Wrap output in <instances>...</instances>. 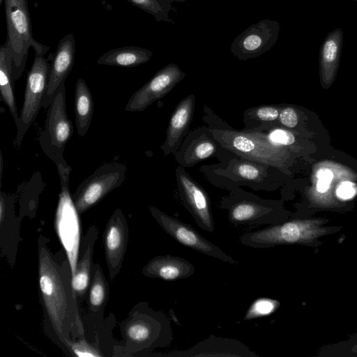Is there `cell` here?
I'll return each mask as SVG.
<instances>
[{"label":"cell","mask_w":357,"mask_h":357,"mask_svg":"<svg viewBox=\"0 0 357 357\" xmlns=\"http://www.w3.org/2000/svg\"><path fill=\"white\" fill-rule=\"evenodd\" d=\"M48 238L40 235L38 243V283L46 317L64 346L73 339L84 337L78 311V299L72 287L68 260L59 263L47 247Z\"/></svg>","instance_id":"cell-1"},{"label":"cell","mask_w":357,"mask_h":357,"mask_svg":"<svg viewBox=\"0 0 357 357\" xmlns=\"http://www.w3.org/2000/svg\"><path fill=\"white\" fill-rule=\"evenodd\" d=\"M204 107V121L223 149L250 160L272 167L279 165L281 147L272 144L261 132L230 128L206 105Z\"/></svg>","instance_id":"cell-2"},{"label":"cell","mask_w":357,"mask_h":357,"mask_svg":"<svg viewBox=\"0 0 357 357\" xmlns=\"http://www.w3.org/2000/svg\"><path fill=\"white\" fill-rule=\"evenodd\" d=\"M7 27L5 42L13 60V79L15 82L22 75L29 48L35 54L44 56L50 47L36 40L32 34L27 0H3Z\"/></svg>","instance_id":"cell-3"},{"label":"cell","mask_w":357,"mask_h":357,"mask_svg":"<svg viewBox=\"0 0 357 357\" xmlns=\"http://www.w3.org/2000/svg\"><path fill=\"white\" fill-rule=\"evenodd\" d=\"M123 335L134 352L167 347L173 340L169 319L163 312L151 309L147 303H140L131 312Z\"/></svg>","instance_id":"cell-4"},{"label":"cell","mask_w":357,"mask_h":357,"mask_svg":"<svg viewBox=\"0 0 357 357\" xmlns=\"http://www.w3.org/2000/svg\"><path fill=\"white\" fill-rule=\"evenodd\" d=\"M229 190V193L222 197L220 207L227 211L231 225L252 227L286 221V214L277 202L262 199L239 187Z\"/></svg>","instance_id":"cell-5"},{"label":"cell","mask_w":357,"mask_h":357,"mask_svg":"<svg viewBox=\"0 0 357 357\" xmlns=\"http://www.w3.org/2000/svg\"><path fill=\"white\" fill-rule=\"evenodd\" d=\"M56 167L60 178L61 191L55 213L54 226L66 252L73 277L76 272L80 248L79 213L69 190L71 167L68 165H59Z\"/></svg>","instance_id":"cell-6"},{"label":"cell","mask_w":357,"mask_h":357,"mask_svg":"<svg viewBox=\"0 0 357 357\" xmlns=\"http://www.w3.org/2000/svg\"><path fill=\"white\" fill-rule=\"evenodd\" d=\"M220 163L201 167L213 184L230 189L241 185L255 190H268V169L272 166L237 156L227 160L223 155Z\"/></svg>","instance_id":"cell-7"},{"label":"cell","mask_w":357,"mask_h":357,"mask_svg":"<svg viewBox=\"0 0 357 357\" xmlns=\"http://www.w3.org/2000/svg\"><path fill=\"white\" fill-rule=\"evenodd\" d=\"M318 220H291L243 234L241 244L253 248L307 243L324 232Z\"/></svg>","instance_id":"cell-8"},{"label":"cell","mask_w":357,"mask_h":357,"mask_svg":"<svg viewBox=\"0 0 357 357\" xmlns=\"http://www.w3.org/2000/svg\"><path fill=\"white\" fill-rule=\"evenodd\" d=\"M73 133V126L67 114L66 86L63 84L47 108L45 128L39 136L42 149L56 166L68 165L63 158V151Z\"/></svg>","instance_id":"cell-9"},{"label":"cell","mask_w":357,"mask_h":357,"mask_svg":"<svg viewBox=\"0 0 357 357\" xmlns=\"http://www.w3.org/2000/svg\"><path fill=\"white\" fill-rule=\"evenodd\" d=\"M49 59L35 54L27 73L24 96L18 121L15 123L17 134L14 144L19 147L23 137L40 109L46 93L50 71Z\"/></svg>","instance_id":"cell-10"},{"label":"cell","mask_w":357,"mask_h":357,"mask_svg":"<svg viewBox=\"0 0 357 357\" xmlns=\"http://www.w3.org/2000/svg\"><path fill=\"white\" fill-rule=\"evenodd\" d=\"M126 166L119 162L105 163L96 169L72 195L78 213H84L119 187L126 178Z\"/></svg>","instance_id":"cell-11"},{"label":"cell","mask_w":357,"mask_h":357,"mask_svg":"<svg viewBox=\"0 0 357 357\" xmlns=\"http://www.w3.org/2000/svg\"><path fill=\"white\" fill-rule=\"evenodd\" d=\"M149 210L160 227L180 244L225 263L233 265L239 264L190 225L167 215L155 206H149Z\"/></svg>","instance_id":"cell-12"},{"label":"cell","mask_w":357,"mask_h":357,"mask_svg":"<svg viewBox=\"0 0 357 357\" xmlns=\"http://www.w3.org/2000/svg\"><path fill=\"white\" fill-rule=\"evenodd\" d=\"M280 29L278 21L262 20L237 36L231 44L230 51L241 61L259 56L275 44Z\"/></svg>","instance_id":"cell-13"},{"label":"cell","mask_w":357,"mask_h":357,"mask_svg":"<svg viewBox=\"0 0 357 357\" xmlns=\"http://www.w3.org/2000/svg\"><path fill=\"white\" fill-rule=\"evenodd\" d=\"M176 179L180 199L196 224L201 229L213 232L214 221L207 192L181 165L176 169Z\"/></svg>","instance_id":"cell-14"},{"label":"cell","mask_w":357,"mask_h":357,"mask_svg":"<svg viewBox=\"0 0 357 357\" xmlns=\"http://www.w3.org/2000/svg\"><path fill=\"white\" fill-rule=\"evenodd\" d=\"M185 77V73L176 63L167 65L132 93L126 105L125 110L144 111L155 101L169 93Z\"/></svg>","instance_id":"cell-15"},{"label":"cell","mask_w":357,"mask_h":357,"mask_svg":"<svg viewBox=\"0 0 357 357\" xmlns=\"http://www.w3.org/2000/svg\"><path fill=\"white\" fill-rule=\"evenodd\" d=\"M129 230L127 220L119 208L109 218L103 233L105 259L112 280L119 273L127 250Z\"/></svg>","instance_id":"cell-16"},{"label":"cell","mask_w":357,"mask_h":357,"mask_svg":"<svg viewBox=\"0 0 357 357\" xmlns=\"http://www.w3.org/2000/svg\"><path fill=\"white\" fill-rule=\"evenodd\" d=\"M224 150L206 126L189 132L174 155L179 165L190 167L207 158H220Z\"/></svg>","instance_id":"cell-17"},{"label":"cell","mask_w":357,"mask_h":357,"mask_svg":"<svg viewBox=\"0 0 357 357\" xmlns=\"http://www.w3.org/2000/svg\"><path fill=\"white\" fill-rule=\"evenodd\" d=\"M75 55V39L73 33L63 36L57 45L52 58L47 89L42 107L47 109L59 90L65 84V81L71 72Z\"/></svg>","instance_id":"cell-18"},{"label":"cell","mask_w":357,"mask_h":357,"mask_svg":"<svg viewBox=\"0 0 357 357\" xmlns=\"http://www.w3.org/2000/svg\"><path fill=\"white\" fill-rule=\"evenodd\" d=\"M164 356L171 357H206V356H225V357H259L245 344L239 340L215 336L211 335L208 338L203 340L190 347L183 351H175Z\"/></svg>","instance_id":"cell-19"},{"label":"cell","mask_w":357,"mask_h":357,"mask_svg":"<svg viewBox=\"0 0 357 357\" xmlns=\"http://www.w3.org/2000/svg\"><path fill=\"white\" fill-rule=\"evenodd\" d=\"M195 105L193 93L182 99L175 107L169 119L166 139L160 149L164 154H176L189 132Z\"/></svg>","instance_id":"cell-20"},{"label":"cell","mask_w":357,"mask_h":357,"mask_svg":"<svg viewBox=\"0 0 357 357\" xmlns=\"http://www.w3.org/2000/svg\"><path fill=\"white\" fill-rule=\"evenodd\" d=\"M18 220L14 213L13 198L7 194L0 193V226L1 255L6 257L10 265L16 258L18 245Z\"/></svg>","instance_id":"cell-21"},{"label":"cell","mask_w":357,"mask_h":357,"mask_svg":"<svg viewBox=\"0 0 357 357\" xmlns=\"http://www.w3.org/2000/svg\"><path fill=\"white\" fill-rule=\"evenodd\" d=\"M194 273L195 267L190 262L183 257L171 255L155 257L142 269L144 275L165 281L187 278Z\"/></svg>","instance_id":"cell-22"},{"label":"cell","mask_w":357,"mask_h":357,"mask_svg":"<svg viewBox=\"0 0 357 357\" xmlns=\"http://www.w3.org/2000/svg\"><path fill=\"white\" fill-rule=\"evenodd\" d=\"M98 229L96 225L90 226L83 238L79 248L75 274L72 277V287L77 299L83 298L88 290L92 271V257Z\"/></svg>","instance_id":"cell-23"},{"label":"cell","mask_w":357,"mask_h":357,"mask_svg":"<svg viewBox=\"0 0 357 357\" xmlns=\"http://www.w3.org/2000/svg\"><path fill=\"white\" fill-rule=\"evenodd\" d=\"M153 52L148 49L137 46H126L112 49L100 56L99 65L133 68L148 62Z\"/></svg>","instance_id":"cell-24"},{"label":"cell","mask_w":357,"mask_h":357,"mask_svg":"<svg viewBox=\"0 0 357 357\" xmlns=\"http://www.w3.org/2000/svg\"><path fill=\"white\" fill-rule=\"evenodd\" d=\"M343 42V32L337 28L324 39L319 51V62L322 77L331 79L338 66Z\"/></svg>","instance_id":"cell-25"},{"label":"cell","mask_w":357,"mask_h":357,"mask_svg":"<svg viewBox=\"0 0 357 357\" xmlns=\"http://www.w3.org/2000/svg\"><path fill=\"white\" fill-rule=\"evenodd\" d=\"M74 102L77 133L84 137L89 129L94 107L92 94L84 79H78L76 82Z\"/></svg>","instance_id":"cell-26"},{"label":"cell","mask_w":357,"mask_h":357,"mask_svg":"<svg viewBox=\"0 0 357 357\" xmlns=\"http://www.w3.org/2000/svg\"><path fill=\"white\" fill-rule=\"evenodd\" d=\"M13 60L6 43L0 47V92L1 99L8 106L16 123L20 114L17 112L13 86Z\"/></svg>","instance_id":"cell-27"},{"label":"cell","mask_w":357,"mask_h":357,"mask_svg":"<svg viewBox=\"0 0 357 357\" xmlns=\"http://www.w3.org/2000/svg\"><path fill=\"white\" fill-rule=\"evenodd\" d=\"M109 297V285L99 264L92 267L89 293V312L93 317H101Z\"/></svg>","instance_id":"cell-28"},{"label":"cell","mask_w":357,"mask_h":357,"mask_svg":"<svg viewBox=\"0 0 357 357\" xmlns=\"http://www.w3.org/2000/svg\"><path fill=\"white\" fill-rule=\"evenodd\" d=\"M280 108L274 105H262L243 112L245 130H254L274 125L278 121Z\"/></svg>","instance_id":"cell-29"},{"label":"cell","mask_w":357,"mask_h":357,"mask_svg":"<svg viewBox=\"0 0 357 357\" xmlns=\"http://www.w3.org/2000/svg\"><path fill=\"white\" fill-rule=\"evenodd\" d=\"M133 6L152 15L157 22L164 21L174 24L169 16L171 10L176 11L172 3L167 0H126Z\"/></svg>","instance_id":"cell-30"},{"label":"cell","mask_w":357,"mask_h":357,"mask_svg":"<svg viewBox=\"0 0 357 357\" xmlns=\"http://www.w3.org/2000/svg\"><path fill=\"white\" fill-rule=\"evenodd\" d=\"M279 305L280 303L276 300L268 298H258L250 305L243 320H250L269 315L275 312Z\"/></svg>","instance_id":"cell-31"},{"label":"cell","mask_w":357,"mask_h":357,"mask_svg":"<svg viewBox=\"0 0 357 357\" xmlns=\"http://www.w3.org/2000/svg\"><path fill=\"white\" fill-rule=\"evenodd\" d=\"M68 350L76 356H102L98 349L89 342L80 337L79 340H70L66 345Z\"/></svg>","instance_id":"cell-32"},{"label":"cell","mask_w":357,"mask_h":357,"mask_svg":"<svg viewBox=\"0 0 357 357\" xmlns=\"http://www.w3.org/2000/svg\"><path fill=\"white\" fill-rule=\"evenodd\" d=\"M278 121L284 127L295 128L298 122V114L294 108L284 107L280 109Z\"/></svg>","instance_id":"cell-33"},{"label":"cell","mask_w":357,"mask_h":357,"mask_svg":"<svg viewBox=\"0 0 357 357\" xmlns=\"http://www.w3.org/2000/svg\"><path fill=\"white\" fill-rule=\"evenodd\" d=\"M333 173L328 169H321L317 172V190L320 193L326 192L330 188Z\"/></svg>","instance_id":"cell-34"},{"label":"cell","mask_w":357,"mask_h":357,"mask_svg":"<svg viewBox=\"0 0 357 357\" xmlns=\"http://www.w3.org/2000/svg\"><path fill=\"white\" fill-rule=\"evenodd\" d=\"M337 195L342 199H349L357 194V184L351 181H343L336 190Z\"/></svg>","instance_id":"cell-35"},{"label":"cell","mask_w":357,"mask_h":357,"mask_svg":"<svg viewBox=\"0 0 357 357\" xmlns=\"http://www.w3.org/2000/svg\"><path fill=\"white\" fill-rule=\"evenodd\" d=\"M0 160H1V162H0V166H1V168H0V176H1V178H0V181H1V180H2V175H3V156H2V153L1 152V157H0Z\"/></svg>","instance_id":"cell-36"},{"label":"cell","mask_w":357,"mask_h":357,"mask_svg":"<svg viewBox=\"0 0 357 357\" xmlns=\"http://www.w3.org/2000/svg\"><path fill=\"white\" fill-rule=\"evenodd\" d=\"M167 1H169L171 3L173 2V1H176V2H185V1H186V0H167Z\"/></svg>","instance_id":"cell-37"},{"label":"cell","mask_w":357,"mask_h":357,"mask_svg":"<svg viewBox=\"0 0 357 357\" xmlns=\"http://www.w3.org/2000/svg\"><path fill=\"white\" fill-rule=\"evenodd\" d=\"M3 1V0H0V5L2 4Z\"/></svg>","instance_id":"cell-38"},{"label":"cell","mask_w":357,"mask_h":357,"mask_svg":"<svg viewBox=\"0 0 357 357\" xmlns=\"http://www.w3.org/2000/svg\"><path fill=\"white\" fill-rule=\"evenodd\" d=\"M353 1H356V0H353Z\"/></svg>","instance_id":"cell-39"}]
</instances>
